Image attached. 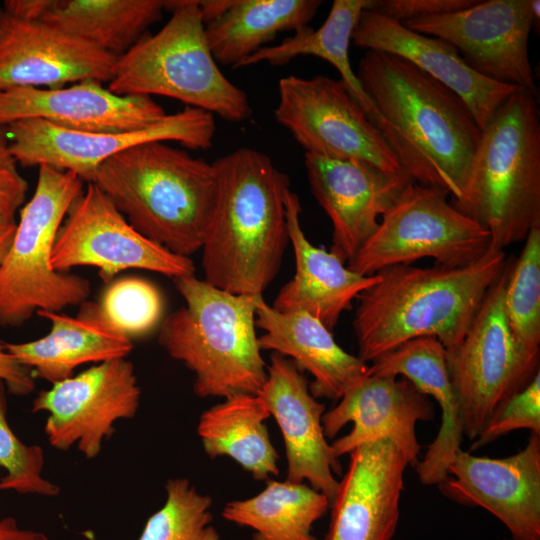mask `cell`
<instances>
[{"instance_id": "cell-6", "label": "cell", "mask_w": 540, "mask_h": 540, "mask_svg": "<svg viewBox=\"0 0 540 540\" xmlns=\"http://www.w3.org/2000/svg\"><path fill=\"white\" fill-rule=\"evenodd\" d=\"M540 114L536 94L518 88L482 129L465 202L457 209L504 250L540 225ZM456 208V207H455Z\"/></svg>"}, {"instance_id": "cell-34", "label": "cell", "mask_w": 540, "mask_h": 540, "mask_svg": "<svg viewBox=\"0 0 540 540\" xmlns=\"http://www.w3.org/2000/svg\"><path fill=\"white\" fill-rule=\"evenodd\" d=\"M504 310L515 338L532 352L540 345V225L528 233L520 256L509 262Z\"/></svg>"}, {"instance_id": "cell-43", "label": "cell", "mask_w": 540, "mask_h": 540, "mask_svg": "<svg viewBox=\"0 0 540 540\" xmlns=\"http://www.w3.org/2000/svg\"><path fill=\"white\" fill-rule=\"evenodd\" d=\"M15 229L16 223L0 225V266L10 248L14 237Z\"/></svg>"}, {"instance_id": "cell-36", "label": "cell", "mask_w": 540, "mask_h": 540, "mask_svg": "<svg viewBox=\"0 0 540 540\" xmlns=\"http://www.w3.org/2000/svg\"><path fill=\"white\" fill-rule=\"evenodd\" d=\"M6 413L5 383L0 380V467L6 471L0 478V490L56 496L60 492L59 486L41 475L44 467L42 448L24 444L10 428Z\"/></svg>"}, {"instance_id": "cell-18", "label": "cell", "mask_w": 540, "mask_h": 540, "mask_svg": "<svg viewBox=\"0 0 540 540\" xmlns=\"http://www.w3.org/2000/svg\"><path fill=\"white\" fill-rule=\"evenodd\" d=\"M310 190L332 223L330 252L348 263L373 235L381 218L408 184L403 170L305 153Z\"/></svg>"}, {"instance_id": "cell-44", "label": "cell", "mask_w": 540, "mask_h": 540, "mask_svg": "<svg viewBox=\"0 0 540 540\" xmlns=\"http://www.w3.org/2000/svg\"><path fill=\"white\" fill-rule=\"evenodd\" d=\"M532 26L539 30L540 23V1L531 0Z\"/></svg>"}, {"instance_id": "cell-22", "label": "cell", "mask_w": 540, "mask_h": 540, "mask_svg": "<svg viewBox=\"0 0 540 540\" xmlns=\"http://www.w3.org/2000/svg\"><path fill=\"white\" fill-rule=\"evenodd\" d=\"M165 115L152 97L116 95L93 80L0 91V127L39 119L73 131L119 132L148 126Z\"/></svg>"}, {"instance_id": "cell-46", "label": "cell", "mask_w": 540, "mask_h": 540, "mask_svg": "<svg viewBox=\"0 0 540 540\" xmlns=\"http://www.w3.org/2000/svg\"><path fill=\"white\" fill-rule=\"evenodd\" d=\"M0 478H1V474H0Z\"/></svg>"}, {"instance_id": "cell-28", "label": "cell", "mask_w": 540, "mask_h": 540, "mask_svg": "<svg viewBox=\"0 0 540 540\" xmlns=\"http://www.w3.org/2000/svg\"><path fill=\"white\" fill-rule=\"evenodd\" d=\"M270 412L257 394H236L205 410L197 433L211 459L229 457L255 480L279 474V456L266 426Z\"/></svg>"}, {"instance_id": "cell-26", "label": "cell", "mask_w": 540, "mask_h": 540, "mask_svg": "<svg viewBox=\"0 0 540 540\" xmlns=\"http://www.w3.org/2000/svg\"><path fill=\"white\" fill-rule=\"evenodd\" d=\"M369 375L403 377L438 403L441 409L438 434L414 467L423 484L443 482L464 436L445 347L431 336L411 339L373 360L369 365Z\"/></svg>"}, {"instance_id": "cell-20", "label": "cell", "mask_w": 540, "mask_h": 540, "mask_svg": "<svg viewBox=\"0 0 540 540\" xmlns=\"http://www.w3.org/2000/svg\"><path fill=\"white\" fill-rule=\"evenodd\" d=\"M257 395L281 431L287 459L286 480L308 482L331 503L341 474L339 459L325 436V404L310 392L307 378L289 358L272 352L267 378Z\"/></svg>"}, {"instance_id": "cell-33", "label": "cell", "mask_w": 540, "mask_h": 540, "mask_svg": "<svg viewBox=\"0 0 540 540\" xmlns=\"http://www.w3.org/2000/svg\"><path fill=\"white\" fill-rule=\"evenodd\" d=\"M165 492L163 506L147 519L137 540H221L208 494L187 478L168 479Z\"/></svg>"}, {"instance_id": "cell-27", "label": "cell", "mask_w": 540, "mask_h": 540, "mask_svg": "<svg viewBox=\"0 0 540 540\" xmlns=\"http://www.w3.org/2000/svg\"><path fill=\"white\" fill-rule=\"evenodd\" d=\"M36 314L49 321V332L33 341L6 343V349L52 384L71 377L80 365L125 358L133 348L132 340L105 318L98 303L83 302L76 316L51 311Z\"/></svg>"}, {"instance_id": "cell-15", "label": "cell", "mask_w": 540, "mask_h": 540, "mask_svg": "<svg viewBox=\"0 0 540 540\" xmlns=\"http://www.w3.org/2000/svg\"><path fill=\"white\" fill-rule=\"evenodd\" d=\"M401 24L448 42L476 73L536 94L528 54L531 0L478 1L460 11Z\"/></svg>"}, {"instance_id": "cell-13", "label": "cell", "mask_w": 540, "mask_h": 540, "mask_svg": "<svg viewBox=\"0 0 540 540\" xmlns=\"http://www.w3.org/2000/svg\"><path fill=\"white\" fill-rule=\"evenodd\" d=\"M67 215L52 252L56 271L92 266L107 283L128 269L173 279L195 273L190 257L175 254L138 232L94 183H87Z\"/></svg>"}, {"instance_id": "cell-5", "label": "cell", "mask_w": 540, "mask_h": 540, "mask_svg": "<svg viewBox=\"0 0 540 540\" xmlns=\"http://www.w3.org/2000/svg\"><path fill=\"white\" fill-rule=\"evenodd\" d=\"M185 306L160 325L158 342L195 378L194 393L227 398L257 394L267 378L255 331L259 295H237L195 275L174 279Z\"/></svg>"}, {"instance_id": "cell-17", "label": "cell", "mask_w": 540, "mask_h": 540, "mask_svg": "<svg viewBox=\"0 0 540 540\" xmlns=\"http://www.w3.org/2000/svg\"><path fill=\"white\" fill-rule=\"evenodd\" d=\"M117 57L40 20L0 9V91L109 82Z\"/></svg>"}, {"instance_id": "cell-30", "label": "cell", "mask_w": 540, "mask_h": 540, "mask_svg": "<svg viewBox=\"0 0 540 540\" xmlns=\"http://www.w3.org/2000/svg\"><path fill=\"white\" fill-rule=\"evenodd\" d=\"M166 8L165 0H52L40 21L119 57Z\"/></svg>"}, {"instance_id": "cell-9", "label": "cell", "mask_w": 540, "mask_h": 540, "mask_svg": "<svg viewBox=\"0 0 540 540\" xmlns=\"http://www.w3.org/2000/svg\"><path fill=\"white\" fill-rule=\"evenodd\" d=\"M448 196L441 188L408 184L347 267L371 276L422 258H432L444 267L480 259L490 248V233L455 208Z\"/></svg>"}, {"instance_id": "cell-24", "label": "cell", "mask_w": 540, "mask_h": 540, "mask_svg": "<svg viewBox=\"0 0 540 540\" xmlns=\"http://www.w3.org/2000/svg\"><path fill=\"white\" fill-rule=\"evenodd\" d=\"M255 315L256 326L264 331L258 337L260 349L281 354L310 373L309 390L316 399L339 400L369 376V364L341 348L312 315L278 311L262 295L256 298Z\"/></svg>"}, {"instance_id": "cell-11", "label": "cell", "mask_w": 540, "mask_h": 540, "mask_svg": "<svg viewBox=\"0 0 540 540\" xmlns=\"http://www.w3.org/2000/svg\"><path fill=\"white\" fill-rule=\"evenodd\" d=\"M274 116L305 153L359 161L389 173L402 170L380 131L341 80L323 75L281 78Z\"/></svg>"}, {"instance_id": "cell-19", "label": "cell", "mask_w": 540, "mask_h": 540, "mask_svg": "<svg viewBox=\"0 0 540 540\" xmlns=\"http://www.w3.org/2000/svg\"><path fill=\"white\" fill-rule=\"evenodd\" d=\"M434 417L429 397L407 379L369 375L323 414L322 425L327 439H332L345 425L353 424L349 433L330 443L338 459L363 444L386 439L415 466L421 453L416 424Z\"/></svg>"}, {"instance_id": "cell-7", "label": "cell", "mask_w": 540, "mask_h": 540, "mask_svg": "<svg viewBox=\"0 0 540 540\" xmlns=\"http://www.w3.org/2000/svg\"><path fill=\"white\" fill-rule=\"evenodd\" d=\"M166 10L172 15L157 33L117 57L107 88L121 96L169 97L231 122L247 120L249 98L215 61L199 1H167Z\"/></svg>"}, {"instance_id": "cell-14", "label": "cell", "mask_w": 540, "mask_h": 540, "mask_svg": "<svg viewBox=\"0 0 540 540\" xmlns=\"http://www.w3.org/2000/svg\"><path fill=\"white\" fill-rule=\"evenodd\" d=\"M141 390L133 364L126 358L98 363L38 393L33 412H48L44 431L58 450L73 445L87 458L101 452L114 423L135 416Z\"/></svg>"}, {"instance_id": "cell-12", "label": "cell", "mask_w": 540, "mask_h": 540, "mask_svg": "<svg viewBox=\"0 0 540 540\" xmlns=\"http://www.w3.org/2000/svg\"><path fill=\"white\" fill-rule=\"evenodd\" d=\"M6 131L10 151L21 165L51 166L92 183L105 160L140 144L175 141L188 149L207 150L213 144L216 125L212 114L186 106L129 131L80 132L39 119L16 121Z\"/></svg>"}, {"instance_id": "cell-42", "label": "cell", "mask_w": 540, "mask_h": 540, "mask_svg": "<svg viewBox=\"0 0 540 540\" xmlns=\"http://www.w3.org/2000/svg\"><path fill=\"white\" fill-rule=\"evenodd\" d=\"M0 540H48V538L42 532L19 528L13 517H7L0 519Z\"/></svg>"}, {"instance_id": "cell-38", "label": "cell", "mask_w": 540, "mask_h": 540, "mask_svg": "<svg viewBox=\"0 0 540 540\" xmlns=\"http://www.w3.org/2000/svg\"><path fill=\"white\" fill-rule=\"evenodd\" d=\"M17 163L9 148L6 127H0V225L15 223V215L26 199L28 183Z\"/></svg>"}, {"instance_id": "cell-1", "label": "cell", "mask_w": 540, "mask_h": 540, "mask_svg": "<svg viewBox=\"0 0 540 540\" xmlns=\"http://www.w3.org/2000/svg\"><path fill=\"white\" fill-rule=\"evenodd\" d=\"M356 76L379 117L376 125L413 182L449 192L458 208L482 129L462 99L410 62L368 50Z\"/></svg>"}, {"instance_id": "cell-23", "label": "cell", "mask_w": 540, "mask_h": 540, "mask_svg": "<svg viewBox=\"0 0 540 540\" xmlns=\"http://www.w3.org/2000/svg\"><path fill=\"white\" fill-rule=\"evenodd\" d=\"M351 43L367 51L384 52L410 62L457 94L481 129L519 88L476 73L448 42L415 32L367 9L359 16Z\"/></svg>"}, {"instance_id": "cell-3", "label": "cell", "mask_w": 540, "mask_h": 540, "mask_svg": "<svg viewBox=\"0 0 540 540\" xmlns=\"http://www.w3.org/2000/svg\"><path fill=\"white\" fill-rule=\"evenodd\" d=\"M506 264L504 250L490 247L465 266L395 265L377 272L379 281L357 298L358 357L371 363L406 341L428 336L446 350L456 347Z\"/></svg>"}, {"instance_id": "cell-45", "label": "cell", "mask_w": 540, "mask_h": 540, "mask_svg": "<svg viewBox=\"0 0 540 540\" xmlns=\"http://www.w3.org/2000/svg\"><path fill=\"white\" fill-rule=\"evenodd\" d=\"M503 540H512V539H511V538H509V539H503Z\"/></svg>"}, {"instance_id": "cell-8", "label": "cell", "mask_w": 540, "mask_h": 540, "mask_svg": "<svg viewBox=\"0 0 540 540\" xmlns=\"http://www.w3.org/2000/svg\"><path fill=\"white\" fill-rule=\"evenodd\" d=\"M83 183L73 172L39 166L35 191L0 266V326H21L38 311L61 312L89 296L86 278L52 266L58 231Z\"/></svg>"}, {"instance_id": "cell-32", "label": "cell", "mask_w": 540, "mask_h": 540, "mask_svg": "<svg viewBox=\"0 0 540 540\" xmlns=\"http://www.w3.org/2000/svg\"><path fill=\"white\" fill-rule=\"evenodd\" d=\"M367 2L368 0H334L327 18L318 29L305 26L279 44L259 49L239 68L259 63L285 65L301 55L321 58L338 71L350 96L376 126L379 121L378 113L364 92L349 59L352 33Z\"/></svg>"}, {"instance_id": "cell-10", "label": "cell", "mask_w": 540, "mask_h": 540, "mask_svg": "<svg viewBox=\"0 0 540 540\" xmlns=\"http://www.w3.org/2000/svg\"><path fill=\"white\" fill-rule=\"evenodd\" d=\"M509 262L491 285L463 340L446 350L463 434L475 440L496 410L539 371V352L515 338L504 310Z\"/></svg>"}, {"instance_id": "cell-25", "label": "cell", "mask_w": 540, "mask_h": 540, "mask_svg": "<svg viewBox=\"0 0 540 540\" xmlns=\"http://www.w3.org/2000/svg\"><path fill=\"white\" fill-rule=\"evenodd\" d=\"M301 204L291 190L286 196L288 237L295 256L296 271L277 294L273 307L281 312L303 311L330 331L355 298L379 281L378 274H358L332 252L313 245L300 222Z\"/></svg>"}, {"instance_id": "cell-16", "label": "cell", "mask_w": 540, "mask_h": 540, "mask_svg": "<svg viewBox=\"0 0 540 540\" xmlns=\"http://www.w3.org/2000/svg\"><path fill=\"white\" fill-rule=\"evenodd\" d=\"M440 491L461 504L479 506L508 529L512 540H540V436L531 434L517 453L479 457L462 450L451 460Z\"/></svg>"}, {"instance_id": "cell-41", "label": "cell", "mask_w": 540, "mask_h": 540, "mask_svg": "<svg viewBox=\"0 0 540 540\" xmlns=\"http://www.w3.org/2000/svg\"><path fill=\"white\" fill-rule=\"evenodd\" d=\"M52 0H7L3 10L10 15L26 20H41Z\"/></svg>"}, {"instance_id": "cell-31", "label": "cell", "mask_w": 540, "mask_h": 540, "mask_svg": "<svg viewBox=\"0 0 540 540\" xmlns=\"http://www.w3.org/2000/svg\"><path fill=\"white\" fill-rule=\"evenodd\" d=\"M330 509V500L310 485L268 480L257 495L225 504L222 517L253 531L252 540H318L314 524Z\"/></svg>"}, {"instance_id": "cell-39", "label": "cell", "mask_w": 540, "mask_h": 540, "mask_svg": "<svg viewBox=\"0 0 540 540\" xmlns=\"http://www.w3.org/2000/svg\"><path fill=\"white\" fill-rule=\"evenodd\" d=\"M477 0H368L365 9L399 23L469 8Z\"/></svg>"}, {"instance_id": "cell-2", "label": "cell", "mask_w": 540, "mask_h": 540, "mask_svg": "<svg viewBox=\"0 0 540 540\" xmlns=\"http://www.w3.org/2000/svg\"><path fill=\"white\" fill-rule=\"evenodd\" d=\"M216 198L202 245L204 280L237 295H262L289 242L290 179L272 159L241 147L213 163Z\"/></svg>"}, {"instance_id": "cell-35", "label": "cell", "mask_w": 540, "mask_h": 540, "mask_svg": "<svg viewBox=\"0 0 540 540\" xmlns=\"http://www.w3.org/2000/svg\"><path fill=\"white\" fill-rule=\"evenodd\" d=\"M98 305L105 318L131 340L153 331L164 311L159 289L139 277H124L109 283Z\"/></svg>"}, {"instance_id": "cell-21", "label": "cell", "mask_w": 540, "mask_h": 540, "mask_svg": "<svg viewBox=\"0 0 540 540\" xmlns=\"http://www.w3.org/2000/svg\"><path fill=\"white\" fill-rule=\"evenodd\" d=\"M349 455L348 468L330 503L324 540H391L410 463L386 439L363 444Z\"/></svg>"}, {"instance_id": "cell-4", "label": "cell", "mask_w": 540, "mask_h": 540, "mask_svg": "<svg viewBox=\"0 0 540 540\" xmlns=\"http://www.w3.org/2000/svg\"><path fill=\"white\" fill-rule=\"evenodd\" d=\"M92 183L148 239L185 257L202 248L216 198L212 163L150 142L105 160Z\"/></svg>"}, {"instance_id": "cell-40", "label": "cell", "mask_w": 540, "mask_h": 540, "mask_svg": "<svg viewBox=\"0 0 540 540\" xmlns=\"http://www.w3.org/2000/svg\"><path fill=\"white\" fill-rule=\"evenodd\" d=\"M0 380L15 395H28L35 388L32 370L16 361L0 340Z\"/></svg>"}, {"instance_id": "cell-37", "label": "cell", "mask_w": 540, "mask_h": 540, "mask_svg": "<svg viewBox=\"0 0 540 540\" xmlns=\"http://www.w3.org/2000/svg\"><path fill=\"white\" fill-rule=\"evenodd\" d=\"M518 429L540 436V373L521 390L511 395L496 410L474 440L471 450L481 448Z\"/></svg>"}, {"instance_id": "cell-29", "label": "cell", "mask_w": 540, "mask_h": 540, "mask_svg": "<svg viewBox=\"0 0 540 540\" xmlns=\"http://www.w3.org/2000/svg\"><path fill=\"white\" fill-rule=\"evenodd\" d=\"M319 0H230L228 8L205 24V35L215 61L240 65L279 32L297 31L316 15Z\"/></svg>"}]
</instances>
